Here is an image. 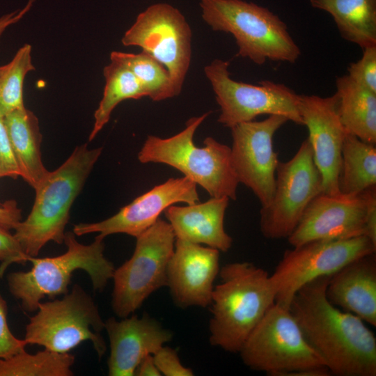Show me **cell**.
<instances>
[{"label":"cell","instance_id":"cell-1","mask_svg":"<svg viewBox=\"0 0 376 376\" xmlns=\"http://www.w3.org/2000/svg\"><path fill=\"white\" fill-rule=\"evenodd\" d=\"M329 276L315 279L299 289L289 311L331 374L375 376L376 338L360 318L328 301Z\"/></svg>","mask_w":376,"mask_h":376},{"label":"cell","instance_id":"cell-2","mask_svg":"<svg viewBox=\"0 0 376 376\" xmlns=\"http://www.w3.org/2000/svg\"><path fill=\"white\" fill-rule=\"evenodd\" d=\"M213 289L209 323L211 345L238 353L272 305L275 291L270 274L249 262L226 264Z\"/></svg>","mask_w":376,"mask_h":376},{"label":"cell","instance_id":"cell-3","mask_svg":"<svg viewBox=\"0 0 376 376\" xmlns=\"http://www.w3.org/2000/svg\"><path fill=\"white\" fill-rule=\"evenodd\" d=\"M102 152V148L90 149L86 143L76 147L34 189L31 210L13 234L29 257H36L49 242L63 243L71 207Z\"/></svg>","mask_w":376,"mask_h":376},{"label":"cell","instance_id":"cell-4","mask_svg":"<svg viewBox=\"0 0 376 376\" xmlns=\"http://www.w3.org/2000/svg\"><path fill=\"white\" fill-rule=\"evenodd\" d=\"M66 251L54 257H29L32 267L28 272H14L7 276L10 292L20 300L22 308L36 311L45 297L54 299L69 292L72 274L84 270L94 291L101 292L112 279L113 264L104 256V238L96 236L89 244L80 243L72 231L65 233Z\"/></svg>","mask_w":376,"mask_h":376},{"label":"cell","instance_id":"cell-5","mask_svg":"<svg viewBox=\"0 0 376 376\" xmlns=\"http://www.w3.org/2000/svg\"><path fill=\"white\" fill-rule=\"evenodd\" d=\"M210 113L191 118L183 130L171 137L148 136L138 159L143 164L161 163L175 168L211 197L235 200L239 181L232 164L230 148L210 136L204 140L203 147H197L194 142L196 130Z\"/></svg>","mask_w":376,"mask_h":376},{"label":"cell","instance_id":"cell-6","mask_svg":"<svg viewBox=\"0 0 376 376\" xmlns=\"http://www.w3.org/2000/svg\"><path fill=\"white\" fill-rule=\"evenodd\" d=\"M199 6L213 31L233 35L238 56L263 65L267 60L295 63L301 55L285 23L267 8L243 0H199Z\"/></svg>","mask_w":376,"mask_h":376},{"label":"cell","instance_id":"cell-7","mask_svg":"<svg viewBox=\"0 0 376 376\" xmlns=\"http://www.w3.org/2000/svg\"><path fill=\"white\" fill-rule=\"evenodd\" d=\"M36 311L25 327L27 345L67 353L88 340L100 359L104 354V322L93 297L79 284L61 299L40 301Z\"/></svg>","mask_w":376,"mask_h":376},{"label":"cell","instance_id":"cell-8","mask_svg":"<svg viewBox=\"0 0 376 376\" xmlns=\"http://www.w3.org/2000/svg\"><path fill=\"white\" fill-rule=\"evenodd\" d=\"M238 353L249 368L272 376H288L301 369L325 366L289 308L276 303L267 310Z\"/></svg>","mask_w":376,"mask_h":376},{"label":"cell","instance_id":"cell-9","mask_svg":"<svg viewBox=\"0 0 376 376\" xmlns=\"http://www.w3.org/2000/svg\"><path fill=\"white\" fill-rule=\"evenodd\" d=\"M131 258L115 268L111 307L120 318L130 316L158 289L166 286V272L175 236L168 221L158 219L136 237Z\"/></svg>","mask_w":376,"mask_h":376},{"label":"cell","instance_id":"cell-10","mask_svg":"<svg viewBox=\"0 0 376 376\" xmlns=\"http://www.w3.org/2000/svg\"><path fill=\"white\" fill-rule=\"evenodd\" d=\"M229 62L214 59L204 68L220 107L217 121L225 127L253 120L263 114L280 115L303 125L299 113L300 95L283 84L262 80L258 85L233 79Z\"/></svg>","mask_w":376,"mask_h":376},{"label":"cell","instance_id":"cell-11","mask_svg":"<svg viewBox=\"0 0 376 376\" xmlns=\"http://www.w3.org/2000/svg\"><path fill=\"white\" fill-rule=\"evenodd\" d=\"M322 190V178L307 138L290 159L277 165L272 199L260 211L262 235L270 240L287 239L308 204Z\"/></svg>","mask_w":376,"mask_h":376},{"label":"cell","instance_id":"cell-12","mask_svg":"<svg viewBox=\"0 0 376 376\" xmlns=\"http://www.w3.org/2000/svg\"><path fill=\"white\" fill-rule=\"evenodd\" d=\"M375 251L376 245L365 235L315 240L286 250L270 274L275 303L289 308L295 293L307 283L331 276L351 261Z\"/></svg>","mask_w":376,"mask_h":376},{"label":"cell","instance_id":"cell-13","mask_svg":"<svg viewBox=\"0 0 376 376\" xmlns=\"http://www.w3.org/2000/svg\"><path fill=\"white\" fill-rule=\"evenodd\" d=\"M192 33L183 14L167 3H156L140 13L121 38L124 46H136L168 70L178 95L191 59Z\"/></svg>","mask_w":376,"mask_h":376},{"label":"cell","instance_id":"cell-14","mask_svg":"<svg viewBox=\"0 0 376 376\" xmlns=\"http://www.w3.org/2000/svg\"><path fill=\"white\" fill-rule=\"evenodd\" d=\"M288 121L283 116L269 115L263 120L244 122L230 128L231 161L237 180L252 191L261 207L272 199L279 162L274 136Z\"/></svg>","mask_w":376,"mask_h":376},{"label":"cell","instance_id":"cell-15","mask_svg":"<svg viewBox=\"0 0 376 376\" xmlns=\"http://www.w3.org/2000/svg\"><path fill=\"white\" fill-rule=\"evenodd\" d=\"M199 202L196 184L184 176L169 178L123 206L114 215L100 221L74 225L76 236L97 233L105 238L123 233L136 237L152 226L160 214L177 203L188 205Z\"/></svg>","mask_w":376,"mask_h":376},{"label":"cell","instance_id":"cell-16","mask_svg":"<svg viewBox=\"0 0 376 376\" xmlns=\"http://www.w3.org/2000/svg\"><path fill=\"white\" fill-rule=\"evenodd\" d=\"M366 214V201L363 192H322L308 204L287 240L293 247L315 240L365 235Z\"/></svg>","mask_w":376,"mask_h":376},{"label":"cell","instance_id":"cell-17","mask_svg":"<svg viewBox=\"0 0 376 376\" xmlns=\"http://www.w3.org/2000/svg\"><path fill=\"white\" fill-rule=\"evenodd\" d=\"M299 109L322 178V192L337 194L341 150L347 134L340 119L338 96L336 93L324 97L300 95Z\"/></svg>","mask_w":376,"mask_h":376},{"label":"cell","instance_id":"cell-18","mask_svg":"<svg viewBox=\"0 0 376 376\" xmlns=\"http://www.w3.org/2000/svg\"><path fill=\"white\" fill-rule=\"evenodd\" d=\"M219 270V250L175 239L166 272V286L175 306H210Z\"/></svg>","mask_w":376,"mask_h":376},{"label":"cell","instance_id":"cell-19","mask_svg":"<svg viewBox=\"0 0 376 376\" xmlns=\"http://www.w3.org/2000/svg\"><path fill=\"white\" fill-rule=\"evenodd\" d=\"M110 346L107 361L109 376H133L141 361L171 340L173 333L146 313L104 322Z\"/></svg>","mask_w":376,"mask_h":376},{"label":"cell","instance_id":"cell-20","mask_svg":"<svg viewBox=\"0 0 376 376\" xmlns=\"http://www.w3.org/2000/svg\"><path fill=\"white\" fill-rule=\"evenodd\" d=\"M328 301L376 327L375 253L358 258L329 276Z\"/></svg>","mask_w":376,"mask_h":376},{"label":"cell","instance_id":"cell-21","mask_svg":"<svg viewBox=\"0 0 376 376\" xmlns=\"http://www.w3.org/2000/svg\"><path fill=\"white\" fill-rule=\"evenodd\" d=\"M229 200L227 197H211L204 203L187 206L172 205L164 212L175 239L226 252L233 244V238L224 225Z\"/></svg>","mask_w":376,"mask_h":376},{"label":"cell","instance_id":"cell-22","mask_svg":"<svg viewBox=\"0 0 376 376\" xmlns=\"http://www.w3.org/2000/svg\"><path fill=\"white\" fill-rule=\"evenodd\" d=\"M3 118L20 177L35 189L49 172L42 159V136L38 119L26 107Z\"/></svg>","mask_w":376,"mask_h":376},{"label":"cell","instance_id":"cell-23","mask_svg":"<svg viewBox=\"0 0 376 376\" xmlns=\"http://www.w3.org/2000/svg\"><path fill=\"white\" fill-rule=\"evenodd\" d=\"M338 113L347 134L376 143V93L356 83L347 75L336 81Z\"/></svg>","mask_w":376,"mask_h":376},{"label":"cell","instance_id":"cell-24","mask_svg":"<svg viewBox=\"0 0 376 376\" xmlns=\"http://www.w3.org/2000/svg\"><path fill=\"white\" fill-rule=\"evenodd\" d=\"M330 14L343 38L363 49L376 46V0H310Z\"/></svg>","mask_w":376,"mask_h":376},{"label":"cell","instance_id":"cell-25","mask_svg":"<svg viewBox=\"0 0 376 376\" xmlns=\"http://www.w3.org/2000/svg\"><path fill=\"white\" fill-rule=\"evenodd\" d=\"M373 186H376L375 144L347 134L341 150L339 191L360 194Z\"/></svg>","mask_w":376,"mask_h":376},{"label":"cell","instance_id":"cell-26","mask_svg":"<svg viewBox=\"0 0 376 376\" xmlns=\"http://www.w3.org/2000/svg\"><path fill=\"white\" fill-rule=\"evenodd\" d=\"M105 79L102 97L94 113V123L88 141L94 139L109 122L111 113L121 102L147 97L146 93L132 71L123 63L110 59L103 69Z\"/></svg>","mask_w":376,"mask_h":376},{"label":"cell","instance_id":"cell-27","mask_svg":"<svg viewBox=\"0 0 376 376\" xmlns=\"http://www.w3.org/2000/svg\"><path fill=\"white\" fill-rule=\"evenodd\" d=\"M73 354L44 349L29 354L25 349L0 359V376H72Z\"/></svg>","mask_w":376,"mask_h":376},{"label":"cell","instance_id":"cell-28","mask_svg":"<svg viewBox=\"0 0 376 376\" xmlns=\"http://www.w3.org/2000/svg\"><path fill=\"white\" fill-rule=\"evenodd\" d=\"M110 59L125 64L152 100L162 101L177 96L166 68L145 52L133 54L113 51Z\"/></svg>","mask_w":376,"mask_h":376},{"label":"cell","instance_id":"cell-29","mask_svg":"<svg viewBox=\"0 0 376 376\" xmlns=\"http://www.w3.org/2000/svg\"><path fill=\"white\" fill-rule=\"evenodd\" d=\"M31 54V45L24 44L9 63L0 65V114L3 117L25 107L24 82L26 75L35 70Z\"/></svg>","mask_w":376,"mask_h":376},{"label":"cell","instance_id":"cell-30","mask_svg":"<svg viewBox=\"0 0 376 376\" xmlns=\"http://www.w3.org/2000/svg\"><path fill=\"white\" fill-rule=\"evenodd\" d=\"M347 72L353 81L376 93V46L364 48L361 58L350 63Z\"/></svg>","mask_w":376,"mask_h":376},{"label":"cell","instance_id":"cell-31","mask_svg":"<svg viewBox=\"0 0 376 376\" xmlns=\"http://www.w3.org/2000/svg\"><path fill=\"white\" fill-rule=\"evenodd\" d=\"M29 257L24 252L13 234L0 226V277L13 263H25Z\"/></svg>","mask_w":376,"mask_h":376},{"label":"cell","instance_id":"cell-32","mask_svg":"<svg viewBox=\"0 0 376 376\" xmlns=\"http://www.w3.org/2000/svg\"><path fill=\"white\" fill-rule=\"evenodd\" d=\"M7 315V303L0 292V359L23 350L27 345L24 339L17 338L10 331Z\"/></svg>","mask_w":376,"mask_h":376},{"label":"cell","instance_id":"cell-33","mask_svg":"<svg viewBox=\"0 0 376 376\" xmlns=\"http://www.w3.org/2000/svg\"><path fill=\"white\" fill-rule=\"evenodd\" d=\"M152 356L155 365L162 375H194L191 368L181 363L177 351L173 348L163 345Z\"/></svg>","mask_w":376,"mask_h":376},{"label":"cell","instance_id":"cell-34","mask_svg":"<svg viewBox=\"0 0 376 376\" xmlns=\"http://www.w3.org/2000/svg\"><path fill=\"white\" fill-rule=\"evenodd\" d=\"M20 177V171L12 150L3 116L0 114V178Z\"/></svg>","mask_w":376,"mask_h":376},{"label":"cell","instance_id":"cell-35","mask_svg":"<svg viewBox=\"0 0 376 376\" xmlns=\"http://www.w3.org/2000/svg\"><path fill=\"white\" fill-rule=\"evenodd\" d=\"M363 193L366 201L365 236L376 245V186Z\"/></svg>","mask_w":376,"mask_h":376},{"label":"cell","instance_id":"cell-36","mask_svg":"<svg viewBox=\"0 0 376 376\" xmlns=\"http://www.w3.org/2000/svg\"><path fill=\"white\" fill-rule=\"evenodd\" d=\"M22 221V210L13 199L0 203V226L7 229H15Z\"/></svg>","mask_w":376,"mask_h":376},{"label":"cell","instance_id":"cell-37","mask_svg":"<svg viewBox=\"0 0 376 376\" xmlns=\"http://www.w3.org/2000/svg\"><path fill=\"white\" fill-rule=\"evenodd\" d=\"M36 1L29 0L23 8L0 17V38L8 26L19 22L31 10Z\"/></svg>","mask_w":376,"mask_h":376},{"label":"cell","instance_id":"cell-38","mask_svg":"<svg viewBox=\"0 0 376 376\" xmlns=\"http://www.w3.org/2000/svg\"><path fill=\"white\" fill-rule=\"evenodd\" d=\"M134 375L159 376L162 375L154 361L152 354H148L139 363Z\"/></svg>","mask_w":376,"mask_h":376}]
</instances>
